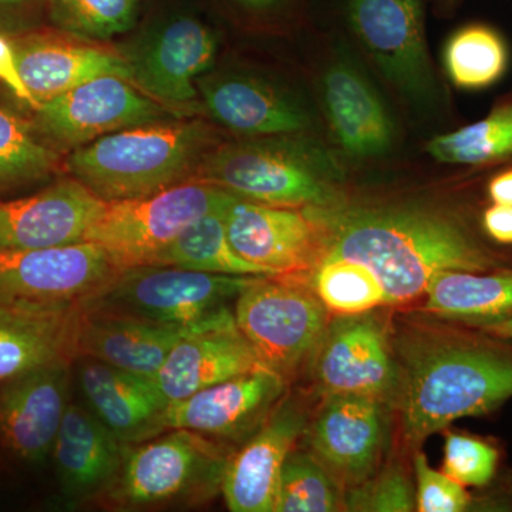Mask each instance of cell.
<instances>
[{
	"mask_svg": "<svg viewBox=\"0 0 512 512\" xmlns=\"http://www.w3.org/2000/svg\"><path fill=\"white\" fill-rule=\"evenodd\" d=\"M490 171L471 170L436 201L353 200L346 194L330 207H308L323 229V255L369 266L382 282L387 308L423 298L436 272L511 268L512 248L494 244L481 228Z\"/></svg>",
	"mask_w": 512,
	"mask_h": 512,
	"instance_id": "6da1fadb",
	"label": "cell"
},
{
	"mask_svg": "<svg viewBox=\"0 0 512 512\" xmlns=\"http://www.w3.org/2000/svg\"><path fill=\"white\" fill-rule=\"evenodd\" d=\"M392 342L400 372L394 413L409 448L512 399V339L434 316H404L392 323Z\"/></svg>",
	"mask_w": 512,
	"mask_h": 512,
	"instance_id": "7a4b0ae2",
	"label": "cell"
},
{
	"mask_svg": "<svg viewBox=\"0 0 512 512\" xmlns=\"http://www.w3.org/2000/svg\"><path fill=\"white\" fill-rule=\"evenodd\" d=\"M221 137L202 120H164L70 151L64 170L104 202L136 200L192 180Z\"/></svg>",
	"mask_w": 512,
	"mask_h": 512,
	"instance_id": "3957f363",
	"label": "cell"
},
{
	"mask_svg": "<svg viewBox=\"0 0 512 512\" xmlns=\"http://www.w3.org/2000/svg\"><path fill=\"white\" fill-rule=\"evenodd\" d=\"M194 178L276 207H330L348 194L338 158L305 133L221 141Z\"/></svg>",
	"mask_w": 512,
	"mask_h": 512,
	"instance_id": "277c9868",
	"label": "cell"
},
{
	"mask_svg": "<svg viewBox=\"0 0 512 512\" xmlns=\"http://www.w3.org/2000/svg\"><path fill=\"white\" fill-rule=\"evenodd\" d=\"M234 447L184 429L128 446L119 477L103 495L117 510L198 505L217 497Z\"/></svg>",
	"mask_w": 512,
	"mask_h": 512,
	"instance_id": "5b68a950",
	"label": "cell"
},
{
	"mask_svg": "<svg viewBox=\"0 0 512 512\" xmlns=\"http://www.w3.org/2000/svg\"><path fill=\"white\" fill-rule=\"evenodd\" d=\"M235 322L259 363L286 382L308 369L332 315L299 276H255L235 299Z\"/></svg>",
	"mask_w": 512,
	"mask_h": 512,
	"instance_id": "8992f818",
	"label": "cell"
},
{
	"mask_svg": "<svg viewBox=\"0 0 512 512\" xmlns=\"http://www.w3.org/2000/svg\"><path fill=\"white\" fill-rule=\"evenodd\" d=\"M231 197L192 178L148 197L106 202L84 241L100 245L120 271L151 265L181 232Z\"/></svg>",
	"mask_w": 512,
	"mask_h": 512,
	"instance_id": "52a82bcc",
	"label": "cell"
},
{
	"mask_svg": "<svg viewBox=\"0 0 512 512\" xmlns=\"http://www.w3.org/2000/svg\"><path fill=\"white\" fill-rule=\"evenodd\" d=\"M254 278L168 265L137 266L120 271L80 306L190 328L228 309Z\"/></svg>",
	"mask_w": 512,
	"mask_h": 512,
	"instance_id": "ba28073f",
	"label": "cell"
},
{
	"mask_svg": "<svg viewBox=\"0 0 512 512\" xmlns=\"http://www.w3.org/2000/svg\"><path fill=\"white\" fill-rule=\"evenodd\" d=\"M312 396L362 394L396 407L400 372L392 323L375 311L332 316L311 363Z\"/></svg>",
	"mask_w": 512,
	"mask_h": 512,
	"instance_id": "9c48e42d",
	"label": "cell"
},
{
	"mask_svg": "<svg viewBox=\"0 0 512 512\" xmlns=\"http://www.w3.org/2000/svg\"><path fill=\"white\" fill-rule=\"evenodd\" d=\"M346 16L367 55L407 103L419 110L439 106L421 0H346Z\"/></svg>",
	"mask_w": 512,
	"mask_h": 512,
	"instance_id": "30bf717a",
	"label": "cell"
},
{
	"mask_svg": "<svg viewBox=\"0 0 512 512\" xmlns=\"http://www.w3.org/2000/svg\"><path fill=\"white\" fill-rule=\"evenodd\" d=\"M393 413L389 404L362 394L316 397L303 447L345 493L372 477L387 460Z\"/></svg>",
	"mask_w": 512,
	"mask_h": 512,
	"instance_id": "8fae6325",
	"label": "cell"
},
{
	"mask_svg": "<svg viewBox=\"0 0 512 512\" xmlns=\"http://www.w3.org/2000/svg\"><path fill=\"white\" fill-rule=\"evenodd\" d=\"M167 104L147 96L126 79L103 76L43 101L32 123L59 151H73L126 128L171 120Z\"/></svg>",
	"mask_w": 512,
	"mask_h": 512,
	"instance_id": "7c38bea8",
	"label": "cell"
},
{
	"mask_svg": "<svg viewBox=\"0 0 512 512\" xmlns=\"http://www.w3.org/2000/svg\"><path fill=\"white\" fill-rule=\"evenodd\" d=\"M94 242L35 249H0V298L35 303H82L119 275Z\"/></svg>",
	"mask_w": 512,
	"mask_h": 512,
	"instance_id": "4fadbf2b",
	"label": "cell"
},
{
	"mask_svg": "<svg viewBox=\"0 0 512 512\" xmlns=\"http://www.w3.org/2000/svg\"><path fill=\"white\" fill-rule=\"evenodd\" d=\"M288 384L274 370L256 367L168 404L165 430H190L239 447L264 426L284 399Z\"/></svg>",
	"mask_w": 512,
	"mask_h": 512,
	"instance_id": "5bb4252c",
	"label": "cell"
},
{
	"mask_svg": "<svg viewBox=\"0 0 512 512\" xmlns=\"http://www.w3.org/2000/svg\"><path fill=\"white\" fill-rule=\"evenodd\" d=\"M229 244L274 275L303 276L323 255V229L308 207H276L232 197L225 208Z\"/></svg>",
	"mask_w": 512,
	"mask_h": 512,
	"instance_id": "9a60e30c",
	"label": "cell"
},
{
	"mask_svg": "<svg viewBox=\"0 0 512 512\" xmlns=\"http://www.w3.org/2000/svg\"><path fill=\"white\" fill-rule=\"evenodd\" d=\"M217 37L204 23L180 16L121 50L131 83L163 104L181 106L200 96L197 82L214 63Z\"/></svg>",
	"mask_w": 512,
	"mask_h": 512,
	"instance_id": "2e32d148",
	"label": "cell"
},
{
	"mask_svg": "<svg viewBox=\"0 0 512 512\" xmlns=\"http://www.w3.org/2000/svg\"><path fill=\"white\" fill-rule=\"evenodd\" d=\"M311 410L302 396L285 394L264 426L234 450L221 490L229 511L274 512L282 467L301 441Z\"/></svg>",
	"mask_w": 512,
	"mask_h": 512,
	"instance_id": "e0dca14e",
	"label": "cell"
},
{
	"mask_svg": "<svg viewBox=\"0 0 512 512\" xmlns=\"http://www.w3.org/2000/svg\"><path fill=\"white\" fill-rule=\"evenodd\" d=\"M72 365L43 367L0 384V447L28 466L52 457L69 407Z\"/></svg>",
	"mask_w": 512,
	"mask_h": 512,
	"instance_id": "ac0fdd59",
	"label": "cell"
},
{
	"mask_svg": "<svg viewBox=\"0 0 512 512\" xmlns=\"http://www.w3.org/2000/svg\"><path fill=\"white\" fill-rule=\"evenodd\" d=\"M20 76L37 103L55 99L103 76L131 82L121 52L62 30L33 29L10 37Z\"/></svg>",
	"mask_w": 512,
	"mask_h": 512,
	"instance_id": "d6986e66",
	"label": "cell"
},
{
	"mask_svg": "<svg viewBox=\"0 0 512 512\" xmlns=\"http://www.w3.org/2000/svg\"><path fill=\"white\" fill-rule=\"evenodd\" d=\"M322 101L330 131L343 153L355 160L386 157L397 143V124L375 84L346 53L322 77Z\"/></svg>",
	"mask_w": 512,
	"mask_h": 512,
	"instance_id": "ffe728a7",
	"label": "cell"
},
{
	"mask_svg": "<svg viewBox=\"0 0 512 512\" xmlns=\"http://www.w3.org/2000/svg\"><path fill=\"white\" fill-rule=\"evenodd\" d=\"M259 366L228 308L191 326L151 379L171 404Z\"/></svg>",
	"mask_w": 512,
	"mask_h": 512,
	"instance_id": "44dd1931",
	"label": "cell"
},
{
	"mask_svg": "<svg viewBox=\"0 0 512 512\" xmlns=\"http://www.w3.org/2000/svg\"><path fill=\"white\" fill-rule=\"evenodd\" d=\"M106 202L73 177L18 200H0V249L60 247L84 241Z\"/></svg>",
	"mask_w": 512,
	"mask_h": 512,
	"instance_id": "7402d4cb",
	"label": "cell"
},
{
	"mask_svg": "<svg viewBox=\"0 0 512 512\" xmlns=\"http://www.w3.org/2000/svg\"><path fill=\"white\" fill-rule=\"evenodd\" d=\"M198 92L211 119L242 137L305 133L308 107L295 94L249 73L222 72L200 77Z\"/></svg>",
	"mask_w": 512,
	"mask_h": 512,
	"instance_id": "603a6c76",
	"label": "cell"
},
{
	"mask_svg": "<svg viewBox=\"0 0 512 512\" xmlns=\"http://www.w3.org/2000/svg\"><path fill=\"white\" fill-rule=\"evenodd\" d=\"M80 303L0 298V384L77 359Z\"/></svg>",
	"mask_w": 512,
	"mask_h": 512,
	"instance_id": "cb8c5ba5",
	"label": "cell"
},
{
	"mask_svg": "<svg viewBox=\"0 0 512 512\" xmlns=\"http://www.w3.org/2000/svg\"><path fill=\"white\" fill-rule=\"evenodd\" d=\"M76 382L84 404L124 444L164 433L168 402L151 377L133 375L99 360L79 357Z\"/></svg>",
	"mask_w": 512,
	"mask_h": 512,
	"instance_id": "d4e9b609",
	"label": "cell"
},
{
	"mask_svg": "<svg viewBox=\"0 0 512 512\" xmlns=\"http://www.w3.org/2000/svg\"><path fill=\"white\" fill-rule=\"evenodd\" d=\"M126 450L86 406L70 402L52 451L64 500L83 504L103 497L119 477Z\"/></svg>",
	"mask_w": 512,
	"mask_h": 512,
	"instance_id": "484cf974",
	"label": "cell"
},
{
	"mask_svg": "<svg viewBox=\"0 0 512 512\" xmlns=\"http://www.w3.org/2000/svg\"><path fill=\"white\" fill-rule=\"evenodd\" d=\"M190 328L82 308L77 359L89 357L133 375L153 377Z\"/></svg>",
	"mask_w": 512,
	"mask_h": 512,
	"instance_id": "4316f807",
	"label": "cell"
},
{
	"mask_svg": "<svg viewBox=\"0 0 512 512\" xmlns=\"http://www.w3.org/2000/svg\"><path fill=\"white\" fill-rule=\"evenodd\" d=\"M420 312L485 328L512 319V266L493 272L440 271L431 276Z\"/></svg>",
	"mask_w": 512,
	"mask_h": 512,
	"instance_id": "83f0119b",
	"label": "cell"
},
{
	"mask_svg": "<svg viewBox=\"0 0 512 512\" xmlns=\"http://www.w3.org/2000/svg\"><path fill=\"white\" fill-rule=\"evenodd\" d=\"M427 151L440 163L476 170L512 164V90L495 101L483 120L434 137Z\"/></svg>",
	"mask_w": 512,
	"mask_h": 512,
	"instance_id": "f1b7e54d",
	"label": "cell"
},
{
	"mask_svg": "<svg viewBox=\"0 0 512 512\" xmlns=\"http://www.w3.org/2000/svg\"><path fill=\"white\" fill-rule=\"evenodd\" d=\"M229 201L208 212L181 232L173 244L165 248L151 265L177 266L210 274L278 276L245 261L229 244L224 218Z\"/></svg>",
	"mask_w": 512,
	"mask_h": 512,
	"instance_id": "f546056e",
	"label": "cell"
},
{
	"mask_svg": "<svg viewBox=\"0 0 512 512\" xmlns=\"http://www.w3.org/2000/svg\"><path fill=\"white\" fill-rule=\"evenodd\" d=\"M511 50L500 30L487 23H468L450 37L443 49L450 82L466 92H481L500 83L508 73Z\"/></svg>",
	"mask_w": 512,
	"mask_h": 512,
	"instance_id": "4dcf8cb0",
	"label": "cell"
},
{
	"mask_svg": "<svg viewBox=\"0 0 512 512\" xmlns=\"http://www.w3.org/2000/svg\"><path fill=\"white\" fill-rule=\"evenodd\" d=\"M62 170V151L43 138L32 120L0 109V195L42 183Z\"/></svg>",
	"mask_w": 512,
	"mask_h": 512,
	"instance_id": "1f68e13d",
	"label": "cell"
},
{
	"mask_svg": "<svg viewBox=\"0 0 512 512\" xmlns=\"http://www.w3.org/2000/svg\"><path fill=\"white\" fill-rule=\"evenodd\" d=\"M299 278L312 286L332 316L359 315L387 308L380 279L369 266L352 259L323 255L308 275Z\"/></svg>",
	"mask_w": 512,
	"mask_h": 512,
	"instance_id": "d6a6232c",
	"label": "cell"
},
{
	"mask_svg": "<svg viewBox=\"0 0 512 512\" xmlns=\"http://www.w3.org/2000/svg\"><path fill=\"white\" fill-rule=\"evenodd\" d=\"M343 511V490L305 447L286 457L279 476L274 512Z\"/></svg>",
	"mask_w": 512,
	"mask_h": 512,
	"instance_id": "836d02e7",
	"label": "cell"
},
{
	"mask_svg": "<svg viewBox=\"0 0 512 512\" xmlns=\"http://www.w3.org/2000/svg\"><path fill=\"white\" fill-rule=\"evenodd\" d=\"M46 10L56 29L104 42L133 29L138 0H46Z\"/></svg>",
	"mask_w": 512,
	"mask_h": 512,
	"instance_id": "e575fe53",
	"label": "cell"
},
{
	"mask_svg": "<svg viewBox=\"0 0 512 512\" xmlns=\"http://www.w3.org/2000/svg\"><path fill=\"white\" fill-rule=\"evenodd\" d=\"M343 511H416V488L399 458L382 467L362 484L343 493Z\"/></svg>",
	"mask_w": 512,
	"mask_h": 512,
	"instance_id": "d590c367",
	"label": "cell"
},
{
	"mask_svg": "<svg viewBox=\"0 0 512 512\" xmlns=\"http://www.w3.org/2000/svg\"><path fill=\"white\" fill-rule=\"evenodd\" d=\"M500 458V450L491 441L447 431L443 473L464 487L490 485L500 466Z\"/></svg>",
	"mask_w": 512,
	"mask_h": 512,
	"instance_id": "8d00e7d4",
	"label": "cell"
},
{
	"mask_svg": "<svg viewBox=\"0 0 512 512\" xmlns=\"http://www.w3.org/2000/svg\"><path fill=\"white\" fill-rule=\"evenodd\" d=\"M416 477V511L463 512L480 507L476 497L453 478L430 467L429 460L421 451L413 457Z\"/></svg>",
	"mask_w": 512,
	"mask_h": 512,
	"instance_id": "74e56055",
	"label": "cell"
},
{
	"mask_svg": "<svg viewBox=\"0 0 512 512\" xmlns=\"http://www.w3.org/2000/svg\"><path fill=\"white\" fill-rule=\"evenodd\" d=\"M0 82L5 84L19 100L28 104L30 109L35 110L36 107H39V103L29 92L22 76H20L12 39L3 35V33H0Z\"/></svg>",
	"mask_w": 512,
	"mask_h": 512,
	"instance_id": "f35d334b",
	"label": "cell"
},
{
	"mask_svg": "<svg viewBox=\"0 0 512 512\" xmlns=\"http://www.w3.org/2000/svg\"><path fill=\"white\" fill-rule=\"evenodd\" d=\"M481 228L494 244L512 248L511 205L487 204L481 211Z\"/></svg>",
	"mask_w": 512,
	"mask_h": 512,
	"instance_id": "ab89813d",
	"label": "cell"
},
{
	"mask_svg": "<svg viewBox=\"0 0 512 512\" xmlns=\"http://www.w3.org/2000/svg\"><path fill=\"white\" fill-rule=\"evenodd\" d=\"M484 192L488 204L512 207V164L501 165L491 170L485 180Z\"/></svg>",
	"mask_w": 512,
	"mask_h": 512,
	"instance_id": "60d3db41",
	"label": "cell"
},
{
	"mask_svg": "<svg viewBox=\"0 0 512 512\" xmlns=\"http://www.w3.org/2000/svg\"><path fill=\"white\" fill-rule=\"evenodd\" d=\"M35 0H0V16H16L26 12Z\"/></svg>",
	"mask_w": 512,
	"mask_h": 512,
	"instance_id": "b9f144b4",
	"label": "cell"
},
{
	"mask_svg": "<svg viewBox=\"0 0 512 512\" xmlns=\"http://www.w3.org/2000/svg\"><path fill=\"white\" fill-rule=\"evenodd\" d=\"M235 2L244 6V8L256 10V12H265V10L276 8V6L284 3L285 0H235Z\"/></svg>",
	"mask_w": 512,
	"mask_h": 512,
	"instance_id": "7bdbcfd3",
	"label": "cell"
},
{
	"mask_svg": "<svg viewBox=\"0 0 512 512\" xmlns=\"http://www.w3.org/2000/svg\"><path fill=\"white\" fill-rule=\"evenodd\" d=\"M480 329L491 333V335L500 336V338L512 339V319L497 323V325L485 326V328Z\"/></svg>",
	"mask_w": 512,
	"mask_h": 512,
	"instance_id": "ee69618b",
	"label": "cell"
},
{
	"mask_svg": "<svg viewBox=\"0 0 512 512\" xmlns=\"http://www.w3.org/2000/svg\"><path fill=\"white\" fill-rule=\"evenodd\" d=\"M138 2H140V0H138Z\"/></svg>",
	"mask_w": 512,
	"mask_h": 512,
	"instance_id": "f6af8a7d",
	"label": "cell"
}]
</instances>
